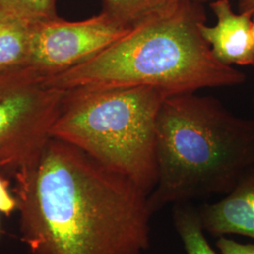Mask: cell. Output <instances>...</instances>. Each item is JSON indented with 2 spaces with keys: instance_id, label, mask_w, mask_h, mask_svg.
<instances>
[{
  "instance_id": "obj_4",
  "label": "cell",
  "mask_w": 254,
  "mask_h": 254,
  "mask_svg": "<svg viewBox=\"0 0 254 254\" xmlns=\"http://www.w3.org/2000/svg\"><path fill=\"white\" fill-rule=\"evenodd\" d=\"M169 96L150 87L68 90L50 136L76 146L149 195L157 181V115Z\"/></svg>"
},
{
  "instance_id": "obj_12",
  "label": "cell",
  "mask_w": 254,
  "mask_h": 254,
  "mask_svg": "<svg viewBox=\"0 0 254 254\" xmlns=\"http://www.w3.org/2000/svg\"><path fill=\"white\" fill-rule=\"evenodd\" d=\"M56 0H0V15L32 24L58 17Z\"/></svg>"
},
{
  "instance_id": "obj_18",
  "label": "cell",
  "mask_w": 254,
  "mask_h": 254,
  "mask_svg": "<svg viewBox=\"0 0 254 254\" xmlns=\"http://www.w3.org/2000/svg\"><path fill=\"white\" fill-rule=\"evenodd\" d=\"M197 1H200L201 3H203V2H204V1H206V0H197Z\"/></svg>"
},
{
  "instance_id": "obj_9",
  "label": "cell",
  "mask_w": 254,
  "mask_h": 254,
  "mask_svg": "<svg viewBox=\"0 0 254 254\" xmlns=\"http://www.w3.org/2000/svg\"><path fill=\"white\" fill-rule=\"evenodd\" d=\"M33 25L0 15V72L27 67Z\"/></svg>"
},
{
  "instance_id": "obj_14",
  "label": "cell",
  "mask_w": 254,
  "mask_h": 254,
  "mask_svg": "<svg viewBox=\"0 0 254 254\" xmlns=\"http://www.w3.org/2000/svg\"><path fill=\"white\" fill-rule=\"evenodd\" d=\"M217 247L221 254H254V244H242L220 236Z\"/></svg>"
},
{
  "instance_id": "obj_19",
  "label": "cell",
  "mask_w": 254,
  "mask_h": 254,
  "mask_svg": "<svg viewBox=\"0 0 254 254\" xmlns=\"http://www.w3.org/2000/svg\"><path fill=\"white\" fill-rule=\"evenodd\" d=\"M56 1H57V0H56Z\"/></svg>"
},
{
  "instance_id": "obj_15",
  "label": "cell",
  "mask_w": 254,
  "mask_h": 254,
  "mask_svg": "<svg viewBox=\"0 0 254 254\" xmlns=\"http://www.w3.org/2000/svg\"><path fill=\"white\" fill-rule=\"evenodd\" d=\"M17 168L16 160L6 153L0 152V170H15Z\"/></svg>"
},
{
  "instance_id": "obj_10",
  "label": "cell",
  "mask_w": 254,
  "mask_h": 254,
  "mask_svg": "<svg viewBox=\"0 0 254 254\" xmlns=\"http://www.w3.org/2000/svg\"><path fill=\"white\" fill-rule=\"evenodd\" d=\"M183 0H102L103 12L126 27H136L177 7Z\"/></svg>"
},
{
  "instance_id": "obj_17",
  "label": "cell",
  "mask_w": 254,
  "mask_h": 254,
  "mask_svg": "<svg viewBox=\"0 0 254 254\" xmlns=\"http://www.w3.org/2000/svg\"><path fill=\"white\" fill-rule=\"evenodd\" d=\"M253 34L254 37V17H253Z\"/></svg>"
},
{
  "instance_id": "obj_1",
  "label": "cell",
  "mask_w": 254,
  "mask_h": 254,
  "mask_svg": "<svg viewBox=\"0 0 254 254\" xmlns=\"http://www.w3.org/2000/svg\"><path fill=\"white\" fill-rule=\"evenodd\" d=\"M14 171L21 241L30 254H144L149 195L76 146L50 136Z\"/></svg>"
},
{
  "instance_id": "obj_2",
  "label": "cell",
  "mask_w": 254,
  "mask_h": 254,
  "mask_svg": "<svg viewBox=\"0 0 254 254\" xmlns=\"http://www.w3.org/2000/svg\"><path fill=\"white\" fill-rule=\"evenodd\" d=\"M205 22L201 2L183 0L172 10L133 27L87 62L48 77L49 81L64 91L150 87L170 96L243 84L245 73L212 54L200 34Z\"/></svg>"
},
{
  "instance_id": "obj_5",
  "label": "cell",
  "mask_w": 254,
  "mask_h": 254,
  "mask_svg": "<svg viewBox=\"0 0 254 254\" xmlns=\"http://www.w3.org/2000/svg\"><path fill=\"white\" fill-rule=\"evenodd\" d=\"M65 92L29 67L0 72V152L17 168L50 137Z\"/></svg>"
},
{
  "instance_id": "obj_3",
  "label": "cell",
  "mask_w": 254,
  "mask_h": 254,
  "mask_svg": "<svg viewBox=\"0 0 254 254\" xmlns=\"http://www.w3.org/2000/svg\"><path fill=\"white\" fill-rule=\"evenodd\" d=\"M154 213L171 203L228 194L254 169V121L196 92L167 97L156 121Z\"/></svg>"
},
{
  "instance_id": "obj_7",
  "label": "cell",
  "mask_w": 254,
  "mask_h": 254,
  "mask_svg": "<svg viewBox=\"0 0 254 254\" xmlns=\"http://www.w3.org/2000/svg\"><path fill=\"white\" fill-rule=\"evenodd\" d=\"M217 23L200 26V34L216 60L227 66L254 67L253 17L234 11L230 0H216L210 4Z\"/></svg>"
},
{
  "instance_id": "obj_11",
  "label": "cell",
  "mask_w": 254,
  "mask_h": 254,
  "mask_svg": "<svg viewBox=\"0 0 254 254\" xmlns=\"http://www.w3.org/2000/svg\"><path fill=\"white\" fill-rule=\"evenodd\" d=\"M173 222L188 254H217L204 236L199 213L190 206L177 203Z\"/></svg>"
},
{
  "instance_id": "obj_13",
  "label": "cell",
  "mask_w": 254,
  "mask_h": 254,
  "mask_svg": "<svg viewBox=\"0 0 254 254\" xmlns=\"http://www.w3.org/2000/svg\"><path fill=\"white\" fill-rule=\"evenodd\" d=\"M17 208V201L10 190V183L7 178L0 175V214L10 216Z\"/></svg>"
},
{
  "instance_id": "obj_16",
  "label": "cell",
  "mask_w": 254,
  "mask_h": 254,
  "mask_svg": "<svg viewBox=\"0 0 254 254\" xmlns=\"http://www.w3.org/2000/svg\"><path fill=\"white\" fill-rule=\"evenodd\" d=\"M238 12L254 17V0H238Z\"/></svg>"
},
{
  "instance_id": "obj_8",
  "label": "cell",
  "mask_w": 254,
  "mask_h": 254,
  "mask_svg": "<svg viewBox=\"0 0 254 254\" xmlns=\"http://www.w3.org/2000/svg\"><path fill=\"white\" fill-rule=\"evenodd\" d=\"M203 230L214 236L240 235L254 239V169L218 202L198 211Z\"/></svg>"
},
{
  "instance_id": "obj_6",
  "label": "cell",
  "mask_w": 254,
  "mask_h": 254,
  "mask_svg": "<svg viewBox=\"0 0 254 254\" xmlns=\"http://www.w3.org/2000/svg\"><path fill=\"white\" fill-rule=\"evenodd\" d=\"M131 30L103 11L82 21L58 16L39 22L32 28L27 67L52 77L87 62Z\"/></svg>"
}]
</instances>
